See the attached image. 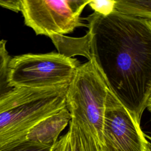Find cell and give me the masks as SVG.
Returning a JSON list of instances; mask_svg holds the SVG:
<instances>
[{"label": "cell", "mask_w": 151, "mask_h": 151, "mask_svg": "<svg viewBox=\"0 0 151 151\" xmlns=\"http://www.w3.org/2000/svg\"><path fill=\"white\" fill-rule=\"evenodd\" d=\"M83 56L140 124L151 94V20L114 10L86 19Z\"/></svg>", "instance_id": "6da1fadb"}, {"label": "cell", "mask_w": 151, "mask_h": 151, "mask_svg": "<svg viewBox=\"0 0 151 151\" xmlns=\"http://www.w3.org/2000/svg\"><path fill=\"white\" fill-rule=\"evenodd\" d=\"M68 85L43 89L14 87L0 96V148L27 141L34 125L65 107Z\"/></svg>", "instance_id": "7a4b0ae2"}, {"label": "cell", "mask_w": 151, "mask_h": 151, "mask_svg": "<svg viewBox=\"0 0 151 151\" xmlns=\"http://www.w3.org/2000/svg\"><path fill=\"white\" fill-rule=\"evenodd\" d=\"M109 88L91 60L79 65L68 85L66 107L70 123L90 133L100 146Z\"/></svg>", "instance_id": "3957f363"}, {"label": "cell", "mask_w": 151, "mask_h": 151, "mask_svg": "<svg viewBox=\"0 0 151 151\" xmlns=\"http://www.w3.org/2000/svg\"><path fill=\"white\" fill-rule=\"evenodd\" d=\"M78 66L77 59L58 52L24 54L11 57L7 80L12 88L56 87L68 85Z\"/></svg>", "instance_id": "277c9868"}, {"label": "cell", "mask_w": 151, "mask_h": 151, "mask_svg": "<svg viewBox=\"0 0 151 151\" xmlns=\"http://www.w3.org/2000/svg\"><path fill=\"white\" fill-rule=\"evenodd\" d=\"M90 0H21L24 24L36 35H64L84 26L80 15Z\"/></svg>", "instance_id": "5b68a950"}, {"label": "cell", "mask_w": 151, "mask_h": 151, "mask_svg": "<svg viewBox=\"0 0 151 151\" xmlns=\"http://www.w3.org/2000/svg\"><path fill=\"white\" fill-rule=\"evenodd\" d=\"M100 151H150V142L127 109L109 90Z\"/></svg>", "instance_id": "8992f818"}, {"label": "cell", "mask_w": 151, "mask_h": 151, "mask_svg": "<svg viewBox=\"0 0 151 151\" xmlns=\"http://www.w3.org/2000/svg\"><path fill=\"white\" fill-rule=\"evenodd\" d=\"M70 120L71 115L67 108H63L34 125L28 132L26 140L41 145L52 146Z\"/></svg>", "instance_id": "52a82bcc"}, {"label": "cell", "mask_w": 151, "mask_h": 151, "mask_svg": "<svg viewBox=\"0 0 151 151\" xmlns=\"http://www.w3.org/2000/svg\"><path fill=\"white\" fill-rule=\"evenodd\" d=\"M70 139L73 151H100L99 143L88 133L69 122Z\"/></svg>", "instance_id": "ba28073f"}, {"label": "cell", "mask_w": 151, "mask_h": 151, "mask_svg": "<svg viewBox=\"0 0 151 151\" xmlns=\"http://www.w3.org/2000/svg\"><path fill=\"white\" fill-rule=\"evenodd\" d=\"M115 9L122 13L151 20L150 0H118Z\"/></svg>", "instance_id": "9c48e42d"}, {"label": "cell", "mask_w": 151, "mask_h": 151, "mask_svg": "<svg viewBox=\"0 0 151 151\" xmlns=\"http://www.w3.org/2000/svg\"><path fill=\"white\" fill-rule=\"evenodd\" d=\"M11 56L6 49V41L0 40V96L11 90V87L8 82V65Z\"/></svg>", "instance_id": "30bf717a"}, {"label": "cell", "mask_w": 151, "mask_h": 151, "mask_svg": "<svg viewBox=\"0 0 151 151\" xmlns=\"http://www.w3.org/2000/svg\"><path fill=\"white\" fill-rule=\"evenodd\" d=\"M52 146L41 145L25 141L0 148V151H51Z\"/></svg>", "instance_id": "8fae6325"}, {"label": "cell", "mask_w": 151, "mask_h": 151, "mask_svg": "<svg viewBox=\"0 0 151 151\" xmlns=\"http://www.w3.org/2000/svg\"><path fill=\"white\" fill-rule=\"evenodd\" d=\"M116 0H90L88 5L94 12L106 16L116 9Z\"/></svg>", "instance_id": "7c38bea8"}, {"label": "cell", "mask_w": 151, "mask_h": 151, "mask_svg": "<svg viewBox=\"0 0 151 151\" xmlns=\"http://www.w3.org/2000/svg\"><path fill=\"white\" fill-rule=\"evenodd\" d=\"M51 151H73L70 133L68 131L52 145Z\"/></svg>", "instance_id": "4fadbf2b"}, {"label": "cell", "mask_w": 151, "mask_h": 151, "mask_svg": "<svg viewBox=\"0 0 151 151\" xmlns=\"http://www.w3.org/2000/svg\"><path fill=\"white\" fill-rule=\"evenodd\" d=\"M0 6L19 12H21V0H0Z\"/></svg>", "instance_id": "5bb4252c"}, {"label": "cell", "mask_w": 151, "mask_h": 151, "mask_svg": "<svg viewBox=\"0 0 151 151\" xmlns=\"http://www.w3.org/2000/svg\"><path fill=\"white\" fill-rule=\"evenodd\" d=\"M146 109H147V110L150 112V116H151V94H150V96H149V97L148 101H147ZM150 120H151V116H150Z\"/></svg>", "instance_id": "9a60e30c"}, {"label": "cell", "mask_w": 151, "mask_h": 151, "mask_svg": "<svg viewBox=\"0 0 151 151\" xmlns=\"http://www.w3.org/2000/svg\"><path fill=\"white\" fill-rule=\"evenodd\" d=\"M146 137L149 140V142H150V151H151V136H147V135L146 134Z\"/></svg>", "instance_id": "2e32d148"}]
</instances>
